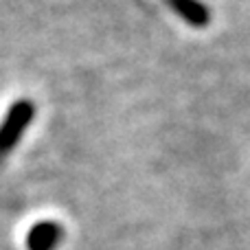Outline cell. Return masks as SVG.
I'll return each instance as SVG.
<instances>
[{
	"label": "cell",
	"mask_w": 250,
	"mask_h": 250,
	"mask_svg": "<svg viewBox=\"0 0 250 250\" xmlns=\"http://www.w3.org/2000/svg\"><path fill=\"white\" fill-rule=\"evenodd\" d=\"M33 114L35 105L26 99L18 101L9 108V112L4 114V121L0 123V158H4L13 149V145H18L24 129L33 121Z\"/></svg>",
	"instance_id": "1"
},
{
	"label": "cell",
	"mask_w": 250,
	"mask_h": 250,
	"mask_svg": "<svg viewBox=\"0 0 250 250\" xmlns=\"http://www.w3.org/2000/svg\"><path fill=\"white\" fill-rule=\"evenodd\" d=\"M62 237H64L62 226L55 224V222L44 220L29 229V233H26V248L29 250H55L60 246Z\"/></svg>",
	"instance_id": "2"
},
{
	"label": "cell",
	"mask_w": 250,
	"mask_h": 250,
	"mask_svg": "<svg viewBox=\"0 0 250 250\" xmlns=\"http://www.w3.org/2000/svg\"><path fill=\"white\" fill-rule=\"evenodd\" d=\"M167 4L173 9L176 16H180L187 24L202 29L211 22V11L200 0H167Z\"/></svg>",
	"instance_id": "3"
}]
</instances>
